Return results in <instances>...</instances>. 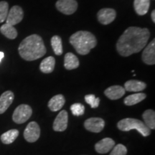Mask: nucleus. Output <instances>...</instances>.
<instances>
[{
    "label": "nucleus",
    "mask_w": 155,
    "mask_h": 155,
    "mask_svg": "<svg viewBox=\"0 0 155 155\" xmlns=\"http://www.w3.org/2000/svg\"><path fill=\"white\" fill-rule=\"evenodd\" d=\"M150 38V32L147 28L129 27L116 42V50L123 57H128L140 52L146 47Z\"/></svg>",
    "instance_id": "obj_1"
},
{
    "label": "nucleus",
    "mask_w": 155,
    "mask_h": 155,
    "mask_svg": "<svg viewBox=\"0 0 155 155\" xmlns=\"http://www.w3.org/2000/svg\"><path fill=\"white\" fill-rule=\"evenodd\" d=\"M18 51L21 58L28 61H33L43 57L47 50L42 38L36 34L27 37L19 44Z\"/></svg>",
    "instance_id": "obj_2"
},
{
    "label": "nucleus",
    "mask_w": 155,
    "mask_h": 155,
    "mask_svg": "<svg viewBox=\"0 0 155 155\" xmlns=\"http://www.w3.org/2000/svg\"><path fill=\"white\" fill-rule=\"evenodd\" d=\"M70 43L78 54L87 55L97 45L96 37L88 31H78L71 36Z\"/></svg>",
    "instance_id": "obj_3"
},
{
    "label": "nucleus",
    "mask_w": 155,
    "mask_h": 155,
    "mask_svg": "<svg viewBox=\"0 0 155 155\" xmlns=\"http://www.w3.org/2000/svg\"><path fill=\"white\" fill-rule=\"evenodd\" d=\"M117 127L121 131H129L136 129L143 137H148L151 134V129L145 125V124L140 120L127 118L118 122Z\"/></svg>",
    "instance_id": "obj_4"
},
{
    "label": "nucleus",
    "mask_w": 155,
    "mask_h": 155,
    "mask_svg": "<svg viewBox=\"0 0 155 155\" xmlns=\"http://www.w3.org/2000/svg\"><path fill=\"white\" fill-rule=\"evenodd\" d=\"M32 108L27 104H21L17 106L12 115V119L16 124H21L25 123L32 116Z\"/></svg>",
    "instance_id": "obj_5"
},
{
    "label": "nucleus",
    "mask_w": 155,
    "mask_h": 155,
    "mask_svg": "<svg viewBox=\"0 0 155 155\" xmlns=\"http://www.w3.org/2000/svg\"><path fill=\"white\" fill-rule=\"evenodd\" d=\"M40 128L35 121H32L28 124L24 131V137L28 142L33 143L40 138Z\"/></svg>",
    "instance_id": "obj_6"
},
{
    "label": "nucleus",
    "mask_w": 155,
    "mask_h": 155,
    "mask_svg": "<svg viewBox=\"0 0 155 155\" xmlns=\"http://www.w3.org/2000/svg\"><path fill=\"white\" fill-rule=\"evenodd\" d=\"M55 6L58 11L64 15H70L77 10L78 2L75 0H58Z\"/></svg>",
    "instance_id": "obj_7"
},
{
    "label": "nucleus",
    "mask_w": 155,
    "mask_h": 155,
    "mask_svg": "<svg viewBox=\"0 0 155 155\" xmlns=\"http://www.w3.org/2000/svg\"><path fill=\"white\" fill-rule=\"evenodd\" d=\"M23 17H24V12H23L22 7L15 5L12 7L10 10L8 12L6 22L7 24L15 26V25H17L22 20Z\"/></svg>",
    "instance_id": "obj_8"
},
{
    "label": "nucleus",
    "mask_w": 155,
    "mask_h": 155,
    "mask_svg": "<svg viewBox=\"0 0 155 155\" xmlns=\"http://www.w3.org/2000/svg\"><path fill=\"white\" fill-rule=\"evenodd\" d=\"M116 17V12L114 9L104 8L100 9L97 14L98 20L101 24L106 25L111 23Z\"/></svg>",
    "instance_id": "obj_9"
},
{
    "label": "nucleus",
    "mask_w": 155,
    "mask_h": 155,
    "mask_svg": "<svg viewBox=\"0 0 155 155\" xmlns=\"http://www.w3.org/2000/svg\"><path fill=\"white\" fill-rule=\"evenodd\" d=\"M84 127L87 130L94 133H99L105 127V121L101 118H90L86 120Z\"/></svg>",
    "instance_id": "obj_10"
},
{
    "label": "nucleus",
    "mask_w": 155,
    "mask_h": 155,
    "mask_svg": "<svg viewBox=\"0 0 155 155\" xmlns=\"http://www.w3.org/2000/svg\"><path fill=\"white\" fill-rule=\"evenodd\" d=\"M68 112L65 110H63L58 114L53 122V127L54 131H60V132L65 131L68 127Z\"/></svg>",
    "instance_id": "obj_11"
},
{
    "label": "nucleus",
    "mask_w": 155,
    "mask_h": 155,
    "mask_svg": "<svg viewBox=\"0 0 155 155\" xmlns=\"http://www.w3.org/2000/svg\"><path fill=\"white\" fill-rule=\"evenodd\" d=\"M142 61L147 65L155 64V40H153L145 48L141 55Z\"/></svg>",
    "instance_id": "obj_12"
},
{
    "label": "nucleus",
    "mask_w": 155,
    "mask_h": 155,
    "mask_svg": "<svg viewBox=\"0 0 155 155\" xmlns=\"http://www.w3.org/2000/svg\"><path fill=\"white\" fill-rule=\"evenodd\" d=\"M115 146V141L111 138H104L97 142L95 145V150L99 154H106Z\"/></svg>",
    "instance_id": "obj_13"
},
{
    "label": "nucleus",
    "mask_w": 155,
    "mask_h": 155,
    "mask_svg": "<svg viewBox=\"0 0 155 155\" xmlns=\"http://www.w3.org/2000/svg\"><path fill=\"white\" fill-rule=\"evenodd\" d=\"M15 95L11 91L4 92L0 96V114L5 113L12 104L14 101Z\"/></svg>",
    "instance_id": "obj_14"
},
{
    "label": "nucleus",
    "mask_w": 155,
    "mask_h": 155,
    "mask_svg": "<svg viewBox=\"0 0 155 155\" xmlns=\"http://www.w3.org/2000/svg\"><path fill=\"white\" fill-rule=\"evenodd\" d=\"M126 91L121 86H112L104 91V94L111 100H117L121 98L125 94Z\"/></svg>",
    "instance_id": "obj_15"
},
{
    "label": "nucleus",
    "mask_w": 155,
    "mask_h": 155,
    "mask_svg": "<svg viewBox=\"0 0 155 155\" xmlns=\"http://www.w3.org/2000/svg\"><path fill=\"white\" fill-rule=\"evenodd\" d=\"M147 88V84L142 81L137 80L128 81L124 84L125 91L129 92H139Z\"/></svg>",
    "instance_id": "obj_16"
},
{
    "label": "nucleus",
    "mask_w": 155,
    "mask_h": 155,
    "mask_svg": "<svg viewBox=\"0 0 155 155\" xmlns=\"http://www.w3.org/2000/svg\"><path fill=\"white\" fill-rule=\"evenodd\" d=\"M65 103V97L58 94L53 96L48 102V107L52 111H58L61 110Z\"/></svg>",
    "instance_id": "obj_17"
},
{
    "label": "nucleus",
    "mask_w": 155,
    "mask_h": 155,
    "mask_svg": "<svg viewBox=\"0 0 155 155\" xmlns=\"http://www.w3.org/2000/svg\"><path fill=\"white\" fill-rule=\"evenodd\" d=\"M150 7V0H134V8L137 15L143 16L148 12Z\"/></svg>",
    "instance_id": "obj_18"
},
{
    "label": "nucleus",
    "mask_w": 155,
    "mask_h": 155,
    "mask_svg": "<svg viewBox=\"0 0 155 155\" xmlns=\"http://www.w3.org/2000/svg\"><path fill=\"white\" fill-rule=\"evenodd\" d=\"M79 66L78 58L72 53L65 54L64 58V67L67 70H73Z\"/></svg>",
    "instance_id": "obj_19"
},
{
    "label": "nucleus",
    "mask_w": 155,
    "mask_h": 155,
    "mask_svg": "<svg viewBox=\"0 0 155 155\" xmlns=\"http://www.w3.org/2000/svg\"><path fill=\"white\" fill-rule=\"evenodd\" d=\"M55 65V60L53 56L45 58L41 62L40 65V69L44 73H50L54 71Z\"/></svg>",
    "instance_id": "obj_20"
},
{
    "label": "nucleus",
    "mask_w": 155,
    "mask_h": 155,
    "mask_svg": "<svg viewBox=\"0 0 155 155\" xmlns=\"http://www.w3.org/2000/svg\"><path fill=\"white\" fill-rule=\"evenodd\" d=\"M0 32L6 38L10 40H14L17 37V31L16 29L14 28V26L7 23L2 25L0 28Z\"/></svg>",
    "instance_id": "obj_21"
},
{
    "label": "nucleus",
    "mask_w": 155,
    "mask_h": 155,
    "mask_svg": "<svg viewBox=\"0 0 155 155\" xmlns=\"http://www.w3.org/2000/svg\"><path fill=\"white\" fill-rule=\"evenodd\" d=\"M146 97L147 96L145 94H143V93H137V94L130 95V96L126 97L124 102L125 105L127 106H133L142 101L143 100H144L146 98Z\"/></svg>",
    "instance_id": "obj_22"
},
{
    "label": "nucleus",
    "mask_w": 155,
    "mask_h": 155,
    "mask_svg": "<svg viewBox=\"0 0 155 155\" xmlns=\"http://www.w3.org/2000/svg\"><path fill=\"white\" fill-rule=\"evenodd\" d=\"M19 136V131L17 129H11L2 134L1 136V141L5 144H10L14 142Z\"/></svg>",
    "instance_id": "obj_23"
},
{
    "label": "nucleus",
    "mask_w": 155,
    "mask_h": 155,
    "mask_svg": "<svg viewBox=\"0 0 155 155\" xmlns=\"http://www.w3.org/2000/svg\"><path fill=\"white\" fill-rule=\"evenodd\" d=\"M145 125L149 129H155V112L152 109H148L144 112L142 115Z\"/></svg>",
    "instance_id": "obj_24"
},
{
    "label": "nucleus",
    "mask_w": 155,
    "mask_h": 155,
    "mask_svg": "<svg viewBox=\"0 0 155 155\" xmlns=\"http://www.w3.org/2000/svg\"><path fill=\"white\" fill-rule=\"evenodd\" d=\"M51 46L55 55H61L63 54V44L61 37L58 35L53 36L51 39Z\"/></svg>",
    "instance_id": "obj_25"
},
{
    "label": "nucleus",
    "mask_w": 155,
    "mask_h": 155,
    "mask_svg": "<svg viewBox=\"0 0 155 155\" xmlns=\"http://www.w3.org/2000/svg\"><path fill=\"white\" fill-rule=\"evenodd\" d=\"M9 12V4L5 1L0 2V23L5 22Z\"/></svg>",
    "instance_id": "obj_26"
},
{
    "label": "nucleus",
    "mask_w": 155,
    "mask_h": 155,
    "mask_svg": "<svg viewBox=\"0 0 155 155\" xmlns=\"http://www.w3.org/2000/svg\"><path fill=\"white\" fill-rule=\"evenodd\" d=\"M85 100H86L87 104L91 106L92 108H96L98 107V106H99L100 98H96L94 94L86 95L85 96Z\"/></svg>",
    "instance_id": "obj_27"
},
{
    "label": "nucleus",
    "mask_w": 155,
    "mask_h": 155,
    "mask_svg": "<svg viewBox=\"0 0 155 155\" xmlns=\"http://www.w3.org/2000/svg\"><path fill=\"white\" fill-rule=\"evenodd\" d=\"M71 110L74 116H81L84 114L85 107L80 103H76L71 106Z\"/></svg>",
    "instance_id": "obj_28"
},
{
    "label": "nucleus",
    "mask_w": 155,
    "mask_h": 155,
    "mask_svg": "<svg viewBox=\"0 0 155 155\" xmlns=\"http://www.w3.org/2000/svg\"><path fill=\"white\" fill-rule=\"evenodd\" d=\"M127 153V149L124 145L119 144L114 146L110 155H126Z\"/></svg>",
    "instance_id": "obj_29"
},
{
    "label": "nucleus",
    "mask_w": 155,
    "mask_h": 155,
    "mask_svg": "<svg viewBox=\"0 0 155 155\" xmlns=\"http://www.w3.org/2000/svg\"><path fill=\"white\" fill-rule=\"evenodd\" d=\"M151 16H152V19L154 22H155V10H153L152 14H151Z\"/></svg>",
    "instance_id": "obj_30"
},
{
    "label": "nucleus",
    "mask_w": 155,
    "mask_h": 155,
    "mask_svg": "<svg viewBox=\"0 0 155 155\" xmlns=\"http://www.w3.org/2000/svg\"><path fill=\"white\" fill-rule=\"evenodd\" d=\"M4 56H5V54H4L3 52H0V63H1V61H2Z\"/></svg>",
    "instance_id": "obj_31"
}]
</instances>
